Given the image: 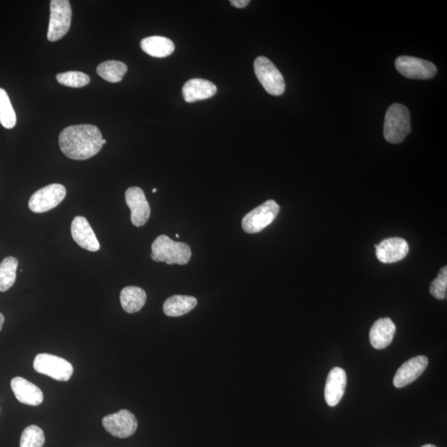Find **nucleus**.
<instances>
[{
	"mask_svg": "<svg viewBox=\"0 0 447 447\" xmlns=\"http://www.w3.org/2000/svg\"><path fill=\"white\" fill-rule=\"evenodd\" d=\"M11 388L21 404L38 406L43 402L44 397L41 389L24 378H13L11 380Z\"/></svg>",
	"mask_w": 447,
	"mask_h": 447,
	"instance_id": "nucleus-15",
	"label": "nucleus"
},
{
	"mask_svg": "<svg viewBox=\"0 0 447 447\" xmlns=\"http://www.w3.org/2000/svg\"><path fill=\"white\" fill-rule=\"evenodd\" d=\"M146 301H147V294L141 287L130 286L121 291V306L128 313L139 312L144 308Z\"/></svg>",
	"mask_w": 447,
	"mask_h": 447,
	"instance_id": "nucleus-21",
	"label": "nucleus"
},
{
	"mask_svg": "<svg viewBox=\"0 0 447 447\" xmlns=\"http://www.w3.org/2000/svg\"><path fill=\"white\" fill-rule=\"evenodd\" d=\"M197 305V299L194 296L175 295L165 301L163 312L167 317H181L191 312Z\"/></svg>",
	"mask_w": 447,
	"mask_h": 447,
	"instance_id": "nucleus-20",
	"label": "nucleus"
},
{
	"mask_svg": "<svg viewBox=\"0 0 447 447\" xmlns=\"http://www.w3.org/2000/svg\"><path fill=\"white\" fill-rule=\"evenodd\" d=\"M409 252V243L404 238H388L376 248V257L381 263L393 264L404 259Z\"/></svg>",
	"mask_w": 447,
	"mask_h": 447,
	"instance_id": "nucleus-12",
	"label": "nucleus"
},
{
	"mask_svg": "<svg viewBox=\"0 0 447 447\" xmlns=\"http://www.w3.org/2000/svg\"><path fill=\"white\" fill-rule=\"evenodd\" d=\"M103 427L109 434L118 438H128L135 434L138 421L131 411L122 409L118 413L105 416Z\"/></svg>",
	"mask_w": 447,
	"mask_h": 447,
	"instance_id": "nucleus-9",
	"label": "nucleus"
},
{
	"mask_svg": "<svg viewBox=\"0 0 447 447\" xmlns=\"http://www.w3.org/2000/svg\"><path fill=\"white\" fill-rule=\"evenodd\" d=\"M19 261L15 257H7L0 264V291L10 289L16 281Z\"/></svg>",
	"mask_w": 447,
	"mask_h": 447,
	"instance_id": "nucleus-23",
	"label": "nucleus"
},
{
	"mask_svg": "<svg viewBox=\"0 0 447 447\" xmlns=\"http://www.w3.org/2000/svg\"><path fill=\"white\" fill-rule=\"evenodd\" d=\"M128 66L119 61H107L97 66L96 72L101 78L110 83L121 82L126 74Z\"/></svg>",
	"mask_w": 447,
	"mask_h": 447,
	"instance_id": "nucleus-22",
	"label": "nucleus"
},
{
	"mask_svg": "<svg viewBox=\"0 0 447 447\" xmlns=\"http://www.w3.org/2000/svg\"><path fill=\"white\" fill-rule=\"evenodd\" d=\"M142 50L148 55L158 59L167 57L174 53L175 45L171 39L161 36L148 37L142 40Z\"/></svg>",
	"mask_w": 447,
	"mask_h": 447,
	"instance_id": "nucleus-19",
	"label": "nucleus"
},
{
	"mask_svg": "<svg viewBox=\"0 0 447 447\" xmlns=\"http://www.w3.org/2000/svg\"><path fill=\"white\" fill-rule=\"evenodd\" d=\"M44 444H45L44 432L36 425H31L22 433L20 447H43Z\"/></svg>",
	"mask_w": 447,
	"mask_h": 447,
	"instance_id": "nucleus-25",
	"label": "nucleus"
},
{
	"mask_svg": "<svg viewBox=\"0 0 447 447\" xmlns=\"http://www.w3.org/2000/svg\"><path fill=\"white\" fill-rule=\"evenodd\" d=\"M446 289L447 268L445 266L441 268L438 276L432 282L430 294L437 299L444 300L446 298Z\"/></svg>",
	"mask_w": 447,
	"mask_h": 447,
	"instance_id": "nucleus-27",
	"label": "nucleus"
},
{
	"mask_svg": "<svg viewBox=\"0 0 447 447\" xmlns=\"http://www.w3.org/2000/svg\"><path fill=\"white\" fill-rule=\"evenodd\" d=\"M422 447H437V446H434V445H432V444H427V445H425V446H423Z\"/></svg>",
	"mask_w": 447,
	"mask_h": 447,
	"instance_id": "nucleus-30",
	"label": "nucleus"
},
{
	"mask_svg": "<svg viewBox=\"0 0 447 447\" xmlns=\"http://www.w3.org/2000/svg\"><path fill=\"white\" fill-rule=\"evenodd\" d=\"M151 258L156 262L168 265H185L192 258V250L187 243L176 242L162 234L153 243Z\"/></svg>",
	"mask_w": 447,
	"mask_h": 447,
	"instance_id": "nucleus-2",
	"label": "nucleus"
},
{
	"mask_svg": "<svg viewBox=\"0 0 447 447\" xmlns=\"http://www.w3.org/2000/svg\"><path fill=\"white\" fill-rule=\"evenodd\" d=\"M56 79L61 85L73 88H81L88 85L91 78L81 72H68L56 75Z\"/></svg>",
	"mask_w": 447,
	"mask_h": 447,
	"instance_id": "nucleus-26",
	"label": "nucleus"
},
{
	"mask_svg": "<svg viewBox=\"0 0 447 447\" xmlns=\"http://www.w3.org/2000/svg\"><path fill=\"white\" fill-rule=\"evenodd\" d=\"M126 204L131 211V221L137 227H144L151 214V209L143 190L132 187L126 192Z\"/></svg>",
	"mask_w": 447,
	"mask_h": 447,
	"instance_id": "nucleus-11",
	"label": "nucleus"
},
{
	"mask_svg": "<svg viewBox=\"0 0 447 447\" xmlns=\"http://www.w3.org/2000/svg\"><path fill=\"white\" fill-rule=\"evenodd\" d=\"M255 73L261 85L268 94L280 96L285 91L282 75L271 61L265 56H259L255 61Z\"/></svg>",
	"mask_w": 447,
	"mask_h": 447,
	"instance_id": "nucleus-5",
	"label": "nucleus"
},
{
	"mask_svg": "<svg viewBox=\"0 0 447 447\" xmlns=\"http://www.w3.org/2000/svg\"><path fill=\"white\" fill-rule=\"evenodd\" d=\"M50 10L47 39L48 41L56 42L68 33L72 22V7L68 0H52Z\"/></svg>",
	"mask_w": 447,
	"mask_h": 447,
	"instance_id": "nucleus-4",
	"label": "nucleus"
},
{
	"mask_svg": "<svg viewBox=\"0 0 447 447\" xmlns=\"http://www.w3.org/2000/svg\"><path fill=\"white\" fill-rule=\"evenodd\" d=\"M395 333L396 326L391 318H381L376 321L370 331L372 347L377 349L386 348L393 342Z\"/></svg>",
	"mask_w": 447,
	"mask_h": 447,
	"instance_id": "nucleus-18",
	"label": "nucleus"
},
{
	"mask_svg": "<svg viewBox=\"0 0 447 447\" xmlns=\"http://www.w3.org/2000/svg\"><path fill=\"white\" fill-rule=\"evenodd\" d=\"M395 66L398 73L409 79H430L434 77L437 73V68L431 61L414 56H402L397 57Z\"/></svg>",
	"mask_w": 447,
	"mask_h": 447,
	"instance_id": "nucleus-10",
	"label": "nucleus"
},
{
	"mask_svg": "<svg viewBox=\"0 0 447 447\" xmlns=\"http://www.w3.org/2000/svg\"><path fill=\"white\" fill-rule=\"evenodd\" d=\"M176 238H179V234H176Z\"/></svg>",
	"mask_w": 447,
	"mask_h": 447,
	"instance_id": "nucleus-33",
	"label": "nucleus"
},
{
	"mask_svg": "<svg viewBox=\"0 0 447 447\" xmlns=\"http://www.w3.org/2000/svg\"><path fill=\"white\" fill-rule=\"evenodd\" d=\"M411 132L410 113L406 106L395 103L385 115L384 135L388 143L400 144Z\"/></svg>",
	"mask_w": 447,
	"mask_h": 447,
	"instance_id": "nucleus-3",
	"label": "nucleus"
},
{
	"mask_svg": "<svg viewBox=\"0 0 447 447\" xmlns=\"http://www.w3.org/2000/svg\"><path fill=\"white\" fill-rule=\"evenodd\" d=\"M249 3V0H232V1H230V4H232V6L238 8H245Z\"/></svg>",
	"mask_w": 447,
	"mask_h": 447,
	"instance_id": "nucleus-28",
	"label": "nucleus"
},
{
	"mask_svg": "<svg viewBox=\"0 0 447 447\" xmlns=\"http://www.w3.org/2000/svg\"><path fill=\"white\" fill-rule=\"evenodd\" d=\"M218 92V87L205 79H192L185 84L183 89L184 100L188 103L211 98Z\"/></svg>",
	"mask_w": 447,
	"mask_h": 447,
	"instance_id": "nucleus-17",
	"label": "nucleus"
},
{
	"mask_svg": "<svg viewBox=\"0 0 447 447\" xmlns=\"http://www.w3.org/2000/svg\"><path fill=\"white\" fill-rule=\"evenodd\" d=\"M347 382V374L343 369L335 367L330 371L325 387L327 404L335 407L339 404L344 395Z\"/></svg>",
	"mask_w": 447,
	"mask_h": 447,
	"instance_id": "nucleus-16",
	"label": "nucleus"
},
{
	"mask_svg": "<svg viewBox=\"0 0 447 447\" xmlns=\"http://www.w3.org/2000/svg\"><path fill=\"white\" fill-rule=\"evenodd\" d=\"M70 232L75 242L86 250L96 252L100 245L97 240L94 230L92 229L89 221L83 216H76L74 218Z\"/></svg>",
	"mask_w": 447,
	"mask_h": 447,
	"instance_id": "nucleus-14",
	"label": "nucleus"
},
{
	"mask_svg": "<svg viewBox=\"0 0 447 447\" xmlns=\"http://www.w3.org/2000/svg\"><path fill=\"white\" fill-rule=\"evenodd\" d=\"M106 142H107V141H106V139H103V145L106 144Z\"/></svg>",
	"mask_w": 447,
	"mask_h": 447,
	"instance_id": "nucleus-32",
	"label": "nucleus"
},
{
	"mask_svg": "<svg viewBox=\"0 0 447 447\" xmlns=\"http://www.w3.org/2000/svg\"><path fill=\"white\" fill-rule=\"evenodd\" d=\"M103 135L92 125L72 126L59 135V146L66 157L73 160H86L103 149Z\"/></svg>",
	"mask_w": 447,
	"mask_h": 447,
	"instance_id": "nucleus-1",
	"label": "nucleus"
},
{
	"mask_svg": "<svg viewBox=\"0 0 447 447\" xmlns=\"http://www.w3.org/2000/svg\"><path fill=\"white\" fill-rule=\"evenodd\" d=\"M17 117L7 92L0 88V123L8 130L15 126Z\"/></svg>",
	"mask_w": 447,
	"mask_h": 447,
	"instance_id": "nucleus-24",
	"label": "nucleus"
},
{
	"mask_svg": "<svg viewBox=\"0 0 447 447\" xmlns=\"http://www.w3.org/2000/svg\"><path fill=\"white\" fill-rule=\"evenodd\" d=\"M428 365V358L419 356L410 358L396 372L393 384L396 388H404L418 379Z\"/></svg>",
	"mask_w": 447,
	"mask_h": 447,
	"instance_id": "nucleus-13",
	"label": "nucleus"
},
{
	"mask_svg": "<svg viewBox=\"0 0 447 447\" xmlns=\"http://www.w3.org/2000/svg\"><path fill=\"white\" fill-rule=\"evenodd\" d=\"M157 192H158V189L157 188H153V191H152L153 193H156Z\"/></svg>",
	"mask_w": 447,
	"mask_h": 447,
	"instance_id": "nucleus-31",
	"label": "nucleus"
},
{
	"mask_svg": "<svg viewBox=\"0 0 447 447\" xmlns=\"http://www.w3.org/2000/svg\"><path fill=\"white\" fill-rule=\"evenodd\" d=\"M280 206L273 200L263 203L251 211L242 220V228L246 233L256 234L262 232L276 219Z\"/></svg>",
	"mask_w": 447,
	"mask_h": 447,
	"instance_id": "nucleus-7",
	"label": "nucleus"
},
{
	"mask_svg": "<svg viewBox=\"0 0 447 447\" xmlns=\"http://www.w3.org/2000/svg\"><path fill=\"white\" fill-rule=\"evenodd\" d=\"M4 323V317L2 313H0V331L2 330Z\"/></svg>",
	"mask_w": 447,
	"mask_h": 447,
	"instance_id": "nucleus-29",
	"label": "nucleus"
},
{
	"mask_svg": "<svg viewBox=\"0 0 447 447\" xmlns=\"http://www.w3.org/2000/svg\"><path fill=\"white\" fill-rule=\"evenodd\" d=\"M66 190L63 185L54 183L38 190L29 202V207L35 213H44L56 207L66 197Z\"/></svg>",
	"mask_w": 447,
	"mask_h": 447,
	"instance_id": "nucleus-8",
	"label": "nucleus"
},
{
	"mask_svg": "<svg viewBox=\"0 0 447 447\" xmlns=\"http://www.w3.org/2000/svg\"><path fill=\"white\" fill-rule=\"evenodd\" d=\"M33 368L39 374L64 382L68 381L74 372L70 362L50 354H38L34 358Z\"/></svg>",
	"mask_w": 447,
	"mask_h": 447,
	"instance_id": "nucleus-6",
	"label": "nucleus"
}]
</instances>
